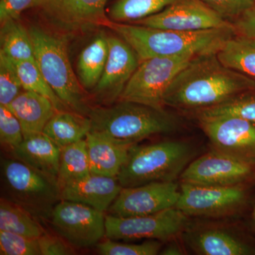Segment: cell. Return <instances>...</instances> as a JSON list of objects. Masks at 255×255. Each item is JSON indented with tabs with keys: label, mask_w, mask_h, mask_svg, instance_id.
Returning <instances> with one entry per match:
<instances>
[{
	"label": "cell",
	"mask_w": 255,
	"mask_h": 255,
	"mask_svg": "<svg viewBox=\"0 0 255 255\" xmlns=\"http://www.w3.org/2000/svg\"><path fill=\"white\" fill-rule=\"evenodd\" d=\"M255 169V164L213 150L188 164L180 179L187 184L232 187L254 176Z\"/></svg>",
	"instance_id": "4fadbf2b"
},
{
	"label": "cell",
	"mask_w": 255,
	"mask_h": 255,
	"mask_svg": "<svg viewBox=\"0 0 255 255\" xmlns=\"http://www.w3.org/2000/svg\"><path fill=\"white\" fill-rule=\"evenodd\" d=\"M7 107L21 123L24 138L43 132L48 121L58 111L48 99L25 90Z\"/></svg>",
	"instance_id": "44dd1931"
},
{
	"label": "cell",
	"mask_w": 255,
	"mask_h": 255,
	"mask_svg": "<svg viewBox=\"0 0 255 255\" xmlns=\"http://www.w3.org/2000/svg\"><path fill=\"white\" fill-rule=\"evenodd\" d=\"M189 218L177 208L147 216L117 217L106 214V236L113 241L167 242L182 236L189 227Z\"/></svg>",
	"instance_id": "ba28073f"
},
{
	"label": "cell",
	"mask_w": 255,
	"mask_h": 255,
	"mask_svg": "<svg viewBox=\"0 0 255 255\" xmlns=\"http://www.w3.org/2000/svg\"><path fill=\"white\" fill-rule=\"evenodd\" d=\"M108 38V59L102 78L92 90L97 106H108L117 102L140 64L135 52L122 38Z\"/></svg>",
	"instance_id": "2e32d148"
},
{
	"label": "cell",
	"mask_w": 255,
	"mask_h": 255,
	"mask_svg": "<svg viewBox=\"0 0 255 255\" xmlns=\"http://www.w3.org/2000/svg\"><path fill=\"white\" fill-rule=\"evenodd\" d=\"M217 55L223 64L255 80V38L236 35Z\"/></svg>",
	"instance_id": "cb8c5ba5"
},
{
	"label": "cell",
	"mask_w": 255,
	"mask_h": 255,
	"mask_svg": "<svg viewBox=\"0 0 255 255\" xmlns=\"http://www.w3.org/2000/svg\"><path fill=\"white\" fill-rule=\"evenodd\" d=\"M108 36L100 33L79 55L77 73L84 90L92 91L97 86L109 56Z\"/></svg>",
	"instance_id": "603a6c76"
},
{
	"label": "cell",
	"mask_w": 255,
	"mask_h": 255,
	"mask_svg": "<svg viewBox=\"0 0 255 255\" xmlns=\"http://www.w3.org/2000/svg\"><path fill=\"white\" fill-rule=\"evenodd\" d=\"M213 150L255 165V124L238 117L196 118Z\"/></svg>",
	"instance_id": "7c38bea8"
},
{
	"label": "cell",
	"mask_w": 255,
	"mask_h": 255,
	"mask_svg": "<svg viewBox=\"0 0 255 255\" xmlns=\"http://www.w3.org/2000/svg\"><path fill=\"white\" fill-rule=\"evenodd\" d=\"M38 246L41 255H75V248L58 234L45 232L38 238Z\"/></svg>",
	"instance_id": "d590c367"
},
{
	"label": "cell",
	"mask_w": 255,
	"mask_h": 255,
	"mask_svg": "<svg viewBox=\"0 0 255 255\" xmlns=\"http://www.w3.org/2000/svg\"><path fill=\"white\" fill-rule=\"evenodd\" d=\"M56 234L78 249L97 246L106 236V213L85 204L61 200L49 220Z\"/></svg>",
	"instance_id": "9c48e42d"
},
{
	"label": "cell",
	"mask_w": 255,
	"mask_h": 255,
	"mask_svg": "<svg viewBox=\"0 0 255 255\" xmlns=\"http://www.w3.org/2000/svg\"><path fill=\"white\" fill-rule=\"evenodd\" d=\"M246 201V189L242 184L213 187L181 182L176 208L188 217L220 218L238 212Z\"/></svg>",
	"instance_id": "30bf717a"
},
{
	"label": "cell",
	"mask_w": 255,
	"mask_h": 255,
	"mask_svg": "<svg viewBox=\"0 0 255 255\" xmlns=\"http://www.w3.org/2000/svg\"><path fill=\"white\" fill-rule=\"evenodd\" d=\"M254 179H255V175H254Z\"/></svg>",
	"instance_id": "60d3db41"
},
{
	"label": "cell",
	"mask_w": 255,
	"mask_h": 255,
	"mask_svg": "<svg viewBox=\"0 0 255 255\" xmlns=\"http://www.w3.org/2000/svg\"><path fill=\"white\" fill-rule=\"evenodd\" d=\"M0 255H41L38 239L0 231Z\"/></svg>",
	"instance_id": "d6a6232c"
},
{
	"label": "cell",
	"mask_w": 255,
	"mask_h": 255,
	"mask_svg": "<svg viewBox=\"0 0 255 255\" xmlns=\"http://www.w3.org/2000/svg\"><path fill=\"white\" fill-rule=\"evenodd\" d=\"M96 246L99 254L102 255H156L163 246L158 240H145L140 243L113 241L105 238Z\"/></svg>",
	"instance_id": "4dcf8cb0"
},
{
	"label": "cell",
	"mask_w": 255,
	"mask_h": 255,
	"mask_svg": "<svg viewBox=\"0 0 255 255\" xmlns=\"http://www.w3.org/2000/svg\"><path fill=\"white\" fill-rule=\"evenodd\" d=\"M60 150L59 146L41 132L26 137L11 152L14 158L58 179Z\"/></svg>",
	"instance_id": "ffe728a7"
},
{
	"label": "cell",
	"mask_w": 255,
	"mask_h": 255,
	"mask_svg": "<svg viewBox=\"0 0 255 255\" xmlns=\"http://www.w3.org/2000/svg\"><path fill=\"white\" fill-rule=\"evenodd\" d=\"M253 90L255 80L223 64L217 53L198 55L174 79L164 106L193 114Z\"/></svg>",
	"instance_id": "6da1fadb"
},
{
	"label": "cell",
	"mask_w": 255,
	"mask_h": 255,
	"mask_svg": "<svg viewBox=\"0 0 255 255\" xmlns=\"http://www.w3.org/2000/svg\"><path fill=\"white\" fill-rule=\"evenodd\" d=\"M91 119L70 110L57 111L43 130L60 148L86 138L91 131Z\"/></svg>",
	"instance_id": "7402d4cb"
},
{
	"label": "cell",
	"mask_w": 255,
	"mask_h": 255,
	"mask_svg": "<svg viewBox=\"0 0 255 255\" xmlns=\"http://www.w3.org/2000/svg\"><path fill=\"white\" fill-rule=\"evenodd\" d=\"M13 62L23 90L35 92L46 97L58 111L67 110L43 77L36 60Z\"/></svg>",
	"instance_id": "f1b7e54d"
},
{
	"label": "cell",
	"mask_w": 255,
	"mask_h": 255,
	"mask_svg": "<svg viewBox=\"0 0 255 255\" xmlns=\"http://www.w3.org/2000/svg\"><path fill=\"white\" fill-rule=\"evenodd\" d=\"M223 19L233 23L255 4V0H203Z\"/></svg>",
	"instance_id": "e575fe53"
},
{
	"label": "cell",
	"mask_w": 255,
	"mask_h": 255,
	"mask_svg": "<svg viewBox=\"0 0 255 255\" xmlns=\"http://www.w3.org/2000/svg\"><path fill=\"white\" fill-rule=\"evenodd\" d=\"M24 140L22 127L9 107L0 105V142L3 147L14 150Z\"/></svg>",
	"instance_id": "836d02e7"
},
{
	"label": "cell",
	"mask_w": 255,
	"mask_h": 255,
	"mask_svg": "<svg viewBox=\"0 0 255 255\" xmlns=\"http://www.w3.org/2000/svg\"><path fill=\"white\" fill-rule=\"evenodd\" d=\"M42 0H1L0 1V22L8 20L18 19L23 11L38 7Z\"/></svg>",
	"instance_id": "8d00e7d4"
},
{
	"label": "cell",
	"mask_w": 255,
	"mask_h": 255,
	"mask_svg": "<svg viewBox=\"0 0 255 255\" xmlns=\"http://www.w3.org/2000/svg\"><path fill=\"white\" fill-rule=\"evenodd\" d=\"M0 44V53L13 61L35 60L29 31L18 19L1 23Z\"/></svg>",
	"instance_id": "d4e9b609"
},
{
	"label": "cell",
	"mask_w": 255,
	"mask_h": 255,
	"mask_svg": "<svg viewBox=\"0 0 255 255\" xmlns=\"http://www.w3.org/2000/svg\"><path fill=\"white\" fill-rule=\"evenodd\" d=\"M179 0H115L107 11L111 21L132 23L162 11Z\"/></svg>",
	"instance_id": "83f0119b"
},
{
	"label": "cell",
	"mask_w": 255,
	"mask_h": 255,
	"mask_svg": "<svg viewBox=\"0 0 255 255\" xmlns=\"http://www.w3.org/2000/svg\"><path fill=\"white\" fill-rule=\"evenodd\" d=\"M85 140L91 173L117 177L132 145L92 132Z\"/></svg>",
	"instance_id": "d6986e66"
},
{
	"label": "cell",
	"mask_w": 255,
	"mask_h": 255,
	"mask_svg": "<svg viewBox=\"0 0 255 255\" xmlns=\"http://www.w3.org/2000/svg\"><path fill=\"white\" fill-rule=\"evenodd\" d=\"M165 246L162 247L159 255H182L185 254L184 249L179 243L176 241V238L170 240Z\"/></svg>",
	"instance_id": "f35d334b"
},
{
	"label": "cell",
	"mask_w": 255,
	"mask_h": 255,
	"mask_svg": "<svg viewBox=\"0 0 255 255\" xmlns=\"http://www.w3.org/2000/svg\"><path fill=\"white\" fill-rule=\"evenodd\" d=\"M0 231L36 239L45 233L38 220L21 206L2 197L0 199Z\"/></svg>",
	"instance_id": "4316f807"
},
{
	"label": "cell",
	"mask_w": 255,
	"mask_h": 255,
	"mask_svg": "<svg viewBox=\"0 0 255 255\" xmlns=\"http://www.w3.org/2000/svg\"><path fill=\"white\" fill-rule=\"evenodd\" d=\"M122 189L118 178L91 173L62 187L61 198L107 213Z\"/></svg>",
	"instance_id": "e0dca14e"
},
{
	"label": "cell",
	"mask_w": 255,
	"mask_h": 255,
	"mask_svg": "<svg viewBox=\"0 0 255 255\" xmlns=\"http://www.w3.org/2000/svg\"><path fill=\"white\" fill-rule=\"evenodd\" d=\"M182 236L186 245L196 255H255V248L251 245L222 228H187Z\"/></svg>",
	"instance_id": "ac0fdd59"
},
{
	"label": "cell",
	"mask_w": 255,
	"mask_h": 255,
	"mask_svg": "<svg viewBox=\"0 0 255 255\" xmlns=\"http://www.w3.org/2000/svg\"><path fill=\"white\" fill-rule=\"evenodd\" d=\"M179 194L180 185L175 182L123 188L106 214L117 217L157 214L176 207Z\"/></svg>",
	"instance_id": "9a60e30c"
},
{
	"label": "cell",
	"mask_w": 255,
	"mask_h": 255,
	"mask_svg": "<svg viewBox=\"0 0 255 255\" xmlns=\"http://www.w3.org/2000/svg\"><path fill=\"white\" fill-rule=\"evenodd\" d=\"M91 174L85 139L61 147L58 181L60 187Z\"/></svg>",
	"instance_id": "484cf974"
},
{
	"label": "cell",
	"mask_w": 255,
	"mask_h": 255,
	"mask_svg": "<svg viewBox=\"0 0 255 255\" xmlns=\"http://www.w3.org/2000/svg\"><path fill=\"white\" fill-rule=\"evenodd\" d=\"M108 0H42V17L58 33H84L111 22L106 12Z\"/></svg>",
	"instance_id": "8fae6325"
},
{
	"label": "cell",
	"mask_w": 255,
	"mask_h": 255,
	"mask_svg": "<svg viewBox=\"0 0 255 255\" xmlns=\"http://www.w3.org/2000/svg\"><path fill=\"white\" fill-rule=\"evenodd\" d=\"M253 226H254V228L255 229V204L254 206V209H253Z\"/></svg>",
	"instance_id": "ab89813d"
},
{
	"label": "cell",
	"mask_w": 255,
	"mask_h": 255,
	"mask_svg": "<svg viewBox=\"0 0 255 255\" xmlns=\"http://www.w3.org/2000/svg\"><path fill=\"white\" fill-rule=\"evenodd\" d=\"M238 36L255 38V4L233 23Z\"/></svg>",
	"instance_id": "74e56055"
},
{
	"label": "cell",
	"mask_w": 255,
	"mask_h": 255,
	"mask_svg": "<svg viewBox=\"0 0 255 255\" xmlns=\"http://www.w3.org/2000/svg\"><path fill=\"white\" fill-rule=\"evenodd\" d=\"M191 115L195 118L228 116L243 119L255 124V90L243 92L221 105Z\"/></svg>",
	"instance_id": "f546056e"
},
{
	"label": "cell",
	"mask_w": 255,
	"mask_h": 255,
	"mask_svg": "<svg viewBox=\"0 0 255 255\" xmlns=\"http://www.w3.org/2000/svg\"><path fill=\"white\" fill-rule=\"evenodd\" d=\"M196 56L154 57L140 61L118 101L164 110V97L178 73Z\"/></svg>",
	"instance_id": "52a82bcc"
},
{
	"label": "cell",
	"mask_w": 255,
	"mask_h": 255,
	"mask_svg": "<svg viewBox=\"0 0 255 255\" xmlns=\"http://www.w3.org/2000/svg\"><path fill=\"white\" fill-rule=\"evenodd\" d=\"M1 196L21 206L40 222L49 221L62 200L58 179L16 159H1Z\"/></svg>",
	"instance_id": "8992f818"
},
{
	"label": "cell",
	"mask_w": 255,
	"mask_h": 255,
	"mask_svg": "<svg viewBox=\"0 0 255 255\" xmlns=\"http://www.w3.org/2000/svg\"><path fill=\"white\" fill-rule=\"evenodd\" d=\"M107 27L112 28L131 47L140 61L154 57L218 53L226 42L236 35L233 26L187 32L111 21Z\"/></svg>",
	"instance_id": "7a4b0ae2"
},
{
	"label": "cell",
	"mask_w": 255,
	"mask_h": 255,
	"mask_svg": "<svg viewBox=\"0 0 255 255\" xmlns=\"http://www.w3.org/2000/svg\"><path fill=\"white\" fill-rule=\"evenodd\" d=\"M88 117L92 122L90 132L131 145L179 128V121L164 109L129 101L91 107Z\"/></svg>",
	"instance_id": "3957f363"
},
{
	"label": "cell",
	"mask_w": 255,
	"mask_h": 255,
	"mask_svg": "<svg viewBox=\"0 0 255 255\" xmlns=\"http://www.w3.org/2000/svg\"><path fill=\"white\" fill-rule=\"evenodd\" d=\"M28 31L35 60L47 82L67 110L88 116L91 107L72 68L65 37L36 26Z\"/></svg>",
	"instance_id": "5b68a950"
},
{
	"label": "cell",
	"mask_w": 255,
	"mask_h": 255,
	"mask_svg": "<svg viewBox=\"0 0 255 255\" xmlns=\"http://www.w3.org/2000/svg\"><path fill=\"white\" fill-rule=\"evenodd\" d=\"M135 24L159 29L200 31L231 27L203 0H179L157 14L139 20Z\"/></svg>",
	"instance_id": "5bb4252c"
},
{
	"label": "cell",
	"mask_w": 255,
	"mask_h": 255,
	"mask_svg": "<svg viewBox=\"0 0 255 255\" xmlns=\"http://www.w3.org/2000/svg\"><path fill=\"white\" fill-rule=\"evenodd\" d=\"M22 90L14 62L0 53V105L7 107Z\"/></svg>",
	"instance_id": "1f68e13d"
},
{
	"label": "cell",
	"mask_w": 255,
	"mask_h": 255,
	"mask_svg": "<svg viewBox=\"0 0 255 255\" xmlns=\"http://www.w3.org/2000/svg\"><path fill=\"white\" fill-rule=\"evenodd\" d=\"M192 153L189 144L179 140L135 144L129 149L117 178L123 188L175 182L190 163Z\"/></svg>",
	"instance_id": "277c9868"
}]
</instances>
